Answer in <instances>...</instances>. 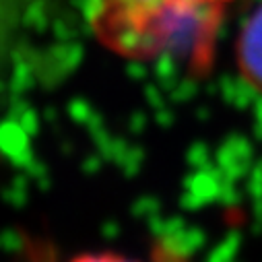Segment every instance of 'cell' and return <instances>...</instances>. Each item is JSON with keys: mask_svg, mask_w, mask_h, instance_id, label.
<instances>
[{"mask_svg": "<svg viewBox=\"0 0 262 262\" xmlns=\"http://www.w3.org/2000/svg\"><path fill=\"white\" fill-rule=\"evenodd\" d=\"M233 0H93L89 23L110 52L128 60L186 58L194 71L213 62L219 27Z\"/></svg>", "mask_w": 262, "mask_h": 262, "instance_id": "1", "label": "cell"}, {"mask_svg": "<svg viewBox=\"0 0 262 262\" xmlns=\"http://www.w3.org/2000/svg\"><path fill=\"white\" fill-rule=\"evenodd\" d=\"M235 67L244 83L262 95V0L235 35Z\"/></svg>", "mask_w": 262, "mask_h": 262, "instance_id": "2", "label": "cell"}, {"mask_svg": "<svg viewBox=\"0 0 262 262\" xmlns=\"http://www.w3.org/2000/svg\"><path fill=\"white\" fill-rule=\"evenodd\" d=\"M71 262H139V260L126 258L120 254H112V252H97V254H81V256L73 258Z\"/></svg>", "mask_w": 262, "mask_h": 262, "instance_id": "3", "label": "cell"}]
</instances>
